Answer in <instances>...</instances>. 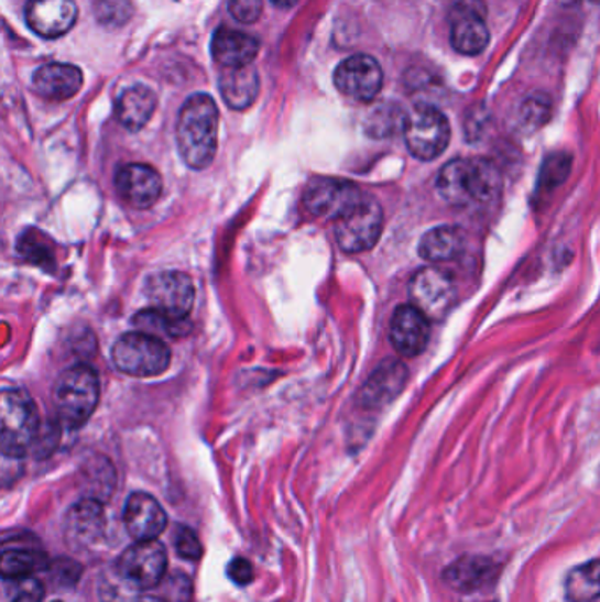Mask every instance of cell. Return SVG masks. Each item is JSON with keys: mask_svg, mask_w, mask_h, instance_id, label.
Masks as SVG:
<instances>
[{"mask_svg": "<svg viewBox=\"0 0 600 602\" xmlns=\"http://www.w3.org/2000/svg\"><path fill=\"white\" fill-rule=\"evenodd\" d=\"M500 563L484 555H463L443 571V580L449 589L460 594H478L493 589L500 578Z\"/></svg>", "mask_w": 600, "mask_h": 602, "instance_id": "obj_15", "label": "cell"}, {"mask_svg": "<svg viewBox=\"0 0 600 602\" xmlns=\"http://www.w3.org/2000/svg\"><path fill=\"white\" fill-rule=\"evenodd\" d=\"M463 249L465 233L460 228L438 226L421 237L417 252L428 263H446L456 260Z\"/></svg>", "mask_w": 600, "mask_h": 602, "instance_id": "obj_25", "label": "cell"}, {"mask_svg": "<svg viewBox=\"0 0 600 602\" xmlns=\"http://www.w3.org/2000/svg\"><path fill=\"white\" fill-rule=\"evenodd\" d=\"M572 169V157L566 152H555L544 158L541 166L539 180H537V193H552V190L566 184Z\"/></svg>", "mask_w": 600, "mask_h": 602, "instance_id": "obj_30", "label": "cell"}, {"mask_svg": "<svg viewBox=\"0 0 600 602\" xmlns=\"http://www.w3.org/2000/svg\"><path fill=\"white\" fill-rule=\"evenodd\" d=\"M132 325L137 326L138 330L143 333L154 335L159 339H178L182 335L189 331L190 325L187 319H173L166 314L159 313L155 308H146L141 310L137 316L132 317Z\"/></svg>", "mask_w": 600, "mask_h": 602, "instance_id": "obj_28", "label": "cell"}, {"mask_svg": "<svg viewBox=\"0 0 600 602\" xmlns=\"http://www.w3.org/2000/svg\"><path fill=\"white\" fill-rule=\"evenodd\" d=\"M53 571V580H57V583H61V585H75L76 581H78L79 572H81V568H79L78 563L73 562V560H58L57 563H52L50 566Z\"/></svg>", "mask_w": 600, "mask_h": 602, "instance_id": "obj_37", "label": "cell"}, {"mask_svg": "<svg viewBox=\"0 0 600 602\" xmlns=\"http://www.w3.org/2000/svg\"><path fill=\"white\" fill-rule=\"evenodd\" d=\"M553 105L552 99L544 94H534L526 97L520 108V122L526 131H535L548 123L552 119Z\"/></svg>", "mask_w": 600, "mask_h": 602, "instance_id": "obj_32", "label": "cell"}, {"mask_svg": "<svg viewBox=\"0 0 600 602\" xmlns=\"http://www.w3.org/2000/svg\"><path fill=\"white\" fill-rule=\"evenodd\" d=\"M101 384L96 370L88 365H75L62 372L53 387V405L57 411L58 425L78 430L92 418L99 405Z\"/></svg>", "mask_w": 600, "mask_h": 602, "instance_id": "obj_3", "label": "cell"}, {"mask_svg": "<svg viewBox=\"0 0 600 602\" xmlns=\"http://www.w3.org/2000/svg\"><path fill=\"white\" fill-rule=\"evenodd\" d=\"M35 92L48 101H67L81 90L84 73L62 62L44 64L32 76Z\"/></svg>", "mask_w": 600, "mask_h": 602, "instance_id": "obj_21", "label": "cell"}, {"mask_svg": "<svg viewBox=\"0 0 600 602\" xmlns=\"http://www.w3.org/2000/svg\"><path fill=\"white\" fill-rule=\"evenodd\" d=\"M403 138L408 152L419 161H434L446 152L451 125L446 114L428 102H419L407 113Z\"/></svg>", "mask_w": 600, "mask_h": 602, "instance_id": "obj_6", "label": "cell"}, {"mask_svg": "<svg viewBox=\"0 0 600 602\" xmlns=\"http://www.w3.org/2000/svg\"><path fill=\"white\" fill-rule=\"evenodd\" d=\"M40 430V414L31 396L20 390H4L0 395L2 457L14 460L25 457L34 448Z\"/></svg>", "mask_w": 600, "mask_h": 602, "instance_id": "obj_4", "label": "cell"}, {"mask_svg": "<svg viewBox=\"0 0 600 602\" xmlns=\"http://www.w3.org/2000/svg\"><path fill=\"white\" fill-rule=\"evenodd\" d=\"M134 6L131 0H96L94 17L106 29H120L131 20Z\"/></svg>", "mask_w": 600, "mask_h": 602, "instance_id": "obj_31", "label": "cell"}, {"mask_svg": "<svg viewBox=\"0 0 600 602\" xmlns=\"http://www.w3.org/2000/svg\"><path fill=\"white\" fill-rule=\"evenodd\" d=\"M175 548L176 554L184 557V559L196 560L203 557V545L199 541L198 534L194 533L193 528L178 527L175 534Z\"/></svg>", "mask_w": 600, "mask_h": 602, "instance_id": "obj_34", "label": "cell"}, {"mask_svg": "<svg viewBox=\"0 0 600 602\" xmlns=\"http://www.w3.org/2000/svg\"><path fill=\"white\" fill-rule=\"evenodd\" d=\"M364 198L367 194L358 185L340 178H316L303 194V203L310 216L335 222L354 210Z\"/></svg>", "mask_w": 600, "mask_h": 602, "instance_id": "obj_10", "label": "cell"}, {"mask_svg": "<svg viewBox=\"0 0 600 602\" xmlns=\"http://www.w3.org/2000/svg\"><path fill=\"white\" fill-rule=\"evenodd\" d=\"M106 533V513L101 501L81 499L67 511L64 539L75 551H87L101 543Z\"/></svg>", "mask_w": 600, "mask_h": 602, "instance_id": "obj_14", "label": "cell"}, {"mask_svg": "<svg viewBox=\"0 0 600 602\" xmlns=\"http://www.w3.org/2000/svg\"><path fill=\"white\" fill-rule=\"evenodd\" d=\"M167 569V555L164 546L155 541H141L120 555L114 563V572L132 590L155 589L163 581Z\"/></svg>", "mask_w": 600, "mask_h": 602, "instance_id": "obj_9", "label": "cell"}, {"mask_svg": "<svg viewBox=\"0 0 600 602\" xmlns=\"http://www.w3.org/2000/svg\"><path fill=\"white\" fill-rule=\"evenodd\" d=\"M228 577L232 583L246 587L254 580V568H252V563L249 560L243 559V557H237V559H232L229 562Z\"/></svg>", "mask_w": 600, "mask_h": 602, "instance_id": "obj_36", "label": "cell"}, {"mask_svg": "<svg viewBox=\"0 0 600 602\" xmlns=\"http://www.w3.org/2000/svg\"><path fill=\"white\" fill-rule=\"evenodd\" d=\"M6 602H43L44 589L35 578L4 580Z\"/></svg>", "mask_w": 600, "mask_h": 602, "instance_id": "obj_33", "label": "cell"}, {"mask_svg": "<svg viewBox=\"0 0 600 602\" xmlns=\"http://www.w3.org/2000/svg\"><path fill=\"white\" fill-rule=\"evenodd\" d=\"M123 524L134 541H155L166 528L167 516L152 495L137 492L126 502Z\"/></svg>", "mask_w": 600, "mask_h": 602, "instance_id": "obj_20", "label": "cell"}, {"mask_svg": "<svg viewBox=\"0 0 600 602\" xmlns=\"http://www.w3.org/2000/svg\"><path fill=\"white\" fill-rule=\"evenodd\" d=\"M111 358L114 366L131 377H155L172 365V351L164 340L143 331L122 335L111 349Z\"/></svg>", "mask_w": 600, "mask_h": 602, "instance_id": "obj_5", "label": "cell"}, {"mask_svg": "<svg viewBox=\"0 0 600 602\" xmlns=\"http://www.w3.org/2000/svg\"><path fill=\"white\" fill-rule=\"evenodd\" d=\"M273 4L279 6V8H293V6L298 4L299 0H272Z\"/></svg>", "mask_w": 600, "mask_h": 602, "instance_id": "obj_38", "label": "cell"}, {"mask_svg": "<svg viewBox=\"0 0 600 602\" xmlns=\"http://www.w3.org/2000/svg\"><path fill=\"white\" fill-rule=\"evenodd\" d=\"M145 296L150 308L173 319H187L196 299V289L187 273L161 272L146 278Z\"/></svg>", "mask_w": 600, "mask_h": 602, "instance_id": "obj_12", "label": "cell"}, {"mask_svg": "<svg viewBox=\"0 0 600 602\" xmlns=\"http://www.w3.org/2000/svg\"><path fill=\"white\" fill-rule=\"evenodd\" d=\"M593 2H600V0H593Z\"/></svg>", "mask_w": 600, "mask_h": 602, "instance_id": "obj_40", "label": "cell"}, {"mask_svg": "<svg viewBox=\"0 0 600 602\" xmlns=\"http://www.w3.org/2000/svg\"><path fill=\"white\" fill-rule=\"evenodd\" d=\"M259 48L261 44L258 37L247 32L232 31L228 26L217 29L211 41L214 61L223 69L250 66L258 57Z\"/></svg>", "mask_w": 600, "mask_h": 602, "instance_id": "obj_22", "label": "cell"}, {"mask_svg": "<svg viewBox=\"0 0 600 602\" xmlns=\"http://www.w3.org/2000/svg\"><path fill=\"white\" fill-rule=\"evenodd\" d=\"M407 381L408 370L402 361L384 360L367 379V383L361 387L358 402L363 409H382L395 401L396 396L403 392Z\"/></svg>", "mask_w": 600, "mask_h": 602, "instance_id": "obj_19", "label": "cell"}, {"mask_svg": "<svg viewBox=\"0 0 600 602\" xmlns=\"http://www.w3.org/2000/svg\"><path fill=\"white\" fill-rule=\"evenodd\" d=\"M114 187L129 207L145 210L163 194V178L146 164H126L114 175Z\"/></svg>", "mask_w": 600, "mask_h": 602, "instance_id": "obj_16", "label": "cell"}, {"mask_svg": "<svg viewBox=\"0 0 600 602\" xmlns=\"http://www.w3.org/2000/svg\"><path fill=\"white\" fill-rule=\"evenodd\" d=\"M25 18L35 34L55 40L75 26L78 6L75 0H29Z\"/></svg>", "mask_w": 600, "mask_h": 602, "instance_id": "obj_18", "label": "cell"}, {"mask_svg": "<svg viewBox=\"0 0 600 602\" xmlns=\"http://www.w3.org/2000/svg\"><path fill=\"white\" fill-rule=\"evenodd\" d=\"M48 557L35 548H6L0 562V572L4 580L32 577L35 572L48 569Z\"/></svg>", "mask_w": 600, "mask_h": 602, "instance_id": "obj_27", "label": "cell"}, {"mask_svg": "<svg viewBox=\"0 0 600 602\" xmlns=\"http://www.w3.org/2000/svg\"><path fill=\"white\" fill-rule=\"evenodd\" d=\"M384 228L382 207L372 196L335 222V237L338 247L347 254H361L370 251L379 242Z\"/></svg>", "mask_w": 600, "mask_h": 602, "instance_id": "obj_7", "label": "cell"}, {"mask_svg": "<svg viewBox=\"0 0 600 602\" xmlns=\"http://www.w3.org/2000/svg\"><path fill=\"white\" fill-rule=\"evenodd\" d=\"M223 102L231 110L243 111L254 105L259 94V73L252 66L223 69L219 78Z\"/></svg>", "mask_w": 600, "mask_h": 602, "instance_id": "obj_24", "label": "cell"}, {"mask_svg": "<svg viewBox=\"0 0 600 602\" xmlns=\"http://www.w3.org/2000/svg\"><path fill=\"white\" fill-rule=\"evenodd\" d=\"M334 81L343 96L354 101L370 102L381 94L384 73L375 58L360 53L338 64Z\"/></svg>", "mask_w": 600, "mask_h": 602, "instance_id": "obj_13", "label": "cell"}, {"mask_svg": "<svg viewBox=\"0 0 600 602\" xmlns=\"http://www.w3.org/2000/svg\"><path fill=\"white\" fill-rule=\"evenodd\" d=\"M405 119H407V114L403 113L399 105L384 102L370 113L369 120H367V131L373 138L393 136L395 132H403Z\"/></svg>", "mask_w": 600, "mask_h": 602, "instance_id": "obj_29", "label": "cell"}, {"mask_svg": "<svg viewBox=\"0 0 600 602\" xmlns=\"http://www.w3.org/2000/svg\"><path fill=\"white\" fill-rule=\"evenodd\" d=\"M451 43L456 52L479 55L490 43L484 0H451Z\"/></svg>", "mask_w": 600, "mask_h": 602, "instance_id": "obj_11", "label": "cell"}, {"mask_svg": "<svg viewBox=\"0 0 600 602\" xmlns=\"http://www.w3.org/2000/svg\"><path fill=\"white\" fill-rule=\"evenodd\" d=\"M231 17L243 25L258 22L263 13V0H228Z\"/></svg>", "mask_w": 600, "mask_h": 602, "instance_id": "obj_35", "label": "cell"}, {"mask_svg": "<svg viewBox=\"0 0 600 602\" xmlns=\"http://www.w3.org/2000/svg\"><path fill=\"white\" fill-rule=\"evenodd\" d=\"M53 602H61V601H53Z\"/></svg>", "mask_w": 600, "mask_h": 602, "instance_id": "obj_41", "label": "cell"}, {"mask_svg": "<svg viewBox=\"0 0 600 602\" xmlns=\"http://www.w3.org/2000/svg\"><path fill=\"white\" fill-rule=\"evenodd\" d=\"M219 143V108L208 94H194L182 106L176 122V145L193 169L214 163Z\"/></svg>", "mask_w": 600, "mask_h": 602, "instance_id": "obj_1", "label": "cell"}, {"mask_svg": "<svg viewBox=\"0 0 600 602\" xmlns=\"http://www.w3.org/2000/svg\"><path fill=\"white\" fill-rule=\"evenodd\" d=\"M502 189L499 167L488 158H452L437 176V193L452 207L493 201Z\"/></svg>", "mask_w": 600, "mask_h": 602, "instance_id": "obj_2", "label": "cell"}, {"mask_svg": "<svg viewBox=\"0 0 600 602\" xmlns=\"http://www.w3.org/2000/svg\"><path fill=\"white\" fill-rule=\"evenodd\" d=\"M390 340L403 358H416L429 342V319L414 305H400L391 317Z\"/></svg>", "mask_w": 600, "mask_h": 602, "instance_id": "obj_17", "label": "cell"}, {"mask_svg": "<svg viewBox=\"0 0 600 602\" xmlns=\"http://www.w3.org/2000/svg\"><path fill=\"white\" fill-rule=\"evenodd\" d=\"M564 590L569 602L600 601V560H590L570 569Z\"/></svg>", "mask_w": 600, "mask_h": 602, "instance_id": "obj_26", "label": "cell"}, {"mask_svg": "<svg viewBox=\"0 0 600 602\" xmlns=\"http://www.w3.org/2000/svg\"><path fill=\"white\" fill-rule=\"evenodd\" d=\"M411 305L428 317L429 321H443L456 304V282L446 270L426 266L417 270L408 282Z\"/></svg>", "mask_w": 600, "mask_h": 602, "instance_id": "obj_8", "label": "cell"}, {"mask_svg": "<svg viewBox=\"0 0 600 602\" xmlns=\"http://www.w3.org/2000/svg\"><path fill=\"white\" fill-rule=\"evenodd\" d=\"M157 108V96L146 85H134L123 90L114 105V117L123 129L141 131Z\"/></svg>", "mask_w": 600, "mask_h": 602, "instance_id": "obj_23", "label": "cell"}, {"mask_svg": "<svg viewBox=\"0 0 600 602\" xmlns=\"http://www.w3.org/2000/svg\"><path fill=\"white\" fill-rule=\"evenodd\" d=\"M137 602H163L161 601V599H155V598H143V595H141V598H138V601Z\"/></svg>", "mask_w": 600, "mask_h": 602, "instance_id": "obj_39", "label": "cell"}]
</instances>
